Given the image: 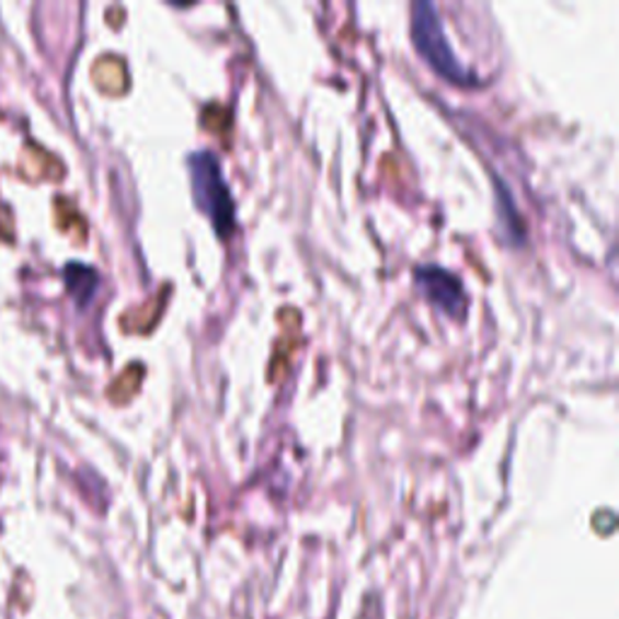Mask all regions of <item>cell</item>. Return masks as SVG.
<instances>
[{"instance_id":"cell-1","label":"cell","mask_w":619,"mask_h":619,"mask_svg":"<svg viewBox=\"0 0 619 619\" xmlns=\"http://www.w3.org/2000/svg\"><path fill=\"white\" fill-rule=\"evenodd\" d=\"M412 39L416 51L422 54L424 61L434 68V71L458 85H474V73L470 68H465L458 56H455L452 46L443 30L440 15L434 3L428 0H416L412 5Z\"/></svg>"},{"instance_id":"cell-2","label":"cell","mask_w":619,"mask_h":619,"mask_svg":"<svg viewBox=\"0 0 619 619\" xmlns=\"http://www.w3.org/2000/svg\"><path fill=\"white\" fill-rule=\"evenodd\" d=\"M190 174L196 206L211 220L220 238L236 230V202L223 177L220 160L211 150H198L190 156Z\"/></svg>"},{"instance_id":"cell-3","label":"cell","mask_w":619,"mask_h":619,"mask_svg":"<svg viewBox=\"0 0 619 619\" xmlns=\"http://www.w3.org/2000/svg\"><path fill=\"white\" fill-rule=\"evenodd\" d=\"M414 278L431 306H436L452 320H462V314L467 312V294L458 276L443 266L422 264L416 266Z\"/></svg>"}]
</instances>
